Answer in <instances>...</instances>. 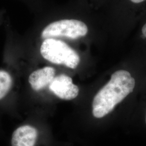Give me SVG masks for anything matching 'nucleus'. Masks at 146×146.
<instances>
[{"mask_svg": "<svg viewBox=\"0 0 146 146\" xmlns=\"http://www.w3.org/2000/svg\"><path fill=\"white\" fill-rule=\"evenodd\" d=\"M135 86V79L129 72L119 70L113 73L108 82L94 96L92 104L94 117L100 119L108 114L133 92Z\"/></svg>", "mask_w": 146, "mask_h": 146, "instance_id": "obj_1", "label": "nucleus"}, {"mask_svg": "<svg viewBox=\"0 0 146 146\" xmlns=\"http://www.w3.org/2000/svg\"><path fill=\"white\" fill-rule=\"evenodd\" d=\"M40 51L42 57L48 61L70 69L77 68L80 62V58L74 49L65 42L55 38L44 39Z\"/></svg>", "mask_w": 146, "mask_h": 146, "instance_id": "obj_2", "label": "nucleus"}, {"mask_svg": "<svg viewBox=\"0 0 146 146\" xmlns=\"http://www.w3.org/2000/svg\"><path fill=\"white\" fill-rule=\"evenodd\" d=\"M88 27L82 21L75 19H64L54 21L44 28L41 33L42 38L66 37L77 39L86 36Z\"/></svg>", "mask_w": 146, "mask_h": 146, "instance_id": "obj_3", "label": "nucleus"}, {"mask_svg": "<svg viewBox=\"0 0 146 146\" xmlns=\"http://www.w3.org/2000/svg\"><path fill=\"white\" fill-rule=\"evenodd\" d=\"M49 89L58 98L64 100L74 99L79 93V88L73 83L72 78L64 74L55 76L49 84Z\"/></svg>", "mask_w": 146, "mask_h": 146, "instance_id": "obj_4", "label": "nucleus"}, {"mask_svg": "<svg viewBox=\"0 0 146 146\" xmlns=\"http://www.w3.org/2000/svg\"><path fill=\"white\" fill-rule=\"evenodd\" d=\"M56 70L52 67L47 66L38 69L30 74L28 82L31 88L35 91H40L51 83L55 77Z\"/></svg>", "mask_w": 146, "mask_h": 146, "instance_id": "obj_5", "label": "nucleus"}, {"mask_svg": "<svg viewBox=\"0 0 146 146\" xmlns=\"http://www.w3.org/2000/svg\"><path fill=\"white\" fill-rule=\"evenodd\" d=\"M37 131L31 125H22L16 129L11 137V146H35Z\"/></svg>", "mask_w": 146, "mask_h": 146, "instance_id": "obj_6", "label": "nucleus"}, {"mask_svg": "<svg viewBox=\"0 0 146 146\" xmlns=\"http://www.w3.org/2000/svg\"><path fill=\"white\" fill-rule=\"evenodd\" d=\"M13 84V79L11 74L4 69H0V101L10 93Z\"/></svg>", "mask_w": 146, "mask_h": 146, "instance_id": "obj_7", "label": "nucleus"}, {"mask_svg": "<svg viewBox=\"0 0 146 146\" xmlns=\"http://www.w3.org/2000/svg\"><path fill=\"white\" fill-rule=\"evenodd\" d=\"M142 33L143 35L146 38V23L142 28Z\"/></svg>", "mask_w": 146, "mask_h": 146, "instance_id": "obj_8", "label": "nucleus"}, {"mask_svg": "<svg viewBox=\"0 0 146 146\" xmlns=\"http://www.w3.org/2000/svg\"><path fill=\"white\" fill-rule=\"evenodd\" d=\"M131 1L134 3H140L143 2L145 0H131Z\"/></svg>", "mask_w": 146, "mask_h": 146, "instance_id": "obj_9", "label": "nucleus"}, {"mask_svg": "<svg viewBox=\"0 0 146 146\" xmlns=\"http://www.w3.org/2000/svg\"></svg>", "mask_w": 146, "mask_h": 146, "instance_id": "obj_10", "label": "nucleus"}]
</instances>
